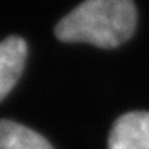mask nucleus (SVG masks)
I'll return each instance as SVG.
<instances>
[{"label": "nucleus", "instance_id": "nucleus-1", "mask_svg": "<svg viewBox=\"0 0 149 149\" xmlns=\"http://www.w3.org/2000/svg\"><path fill=\"white\" fill-rule=\"evenodd\" d=\"M137 26L132 0H84L59 20L55 35L64 43L114 49L128 41Z\"/></svg>", "mask_w": 149, "mask_h": 149}, {"label": "nucleus", "instance_id": "nucleus-2", "mask_svg": "<svg viewBox=\"0 0 149 149\" xmlns=\"http://www.w3.org/2000/svg\"><path fill=\"white\" fill-rule=\"evenodd\" d=\"M108 149H149V113L131 111L120 116L110 131Z\"/></svg>", "mask_w": 149, "mask_h": 149}, {"label": "nucleus", "instance_id": "nucleus-3", "mask_svg": "<svg viewBox=\"0 0 149 149\" xmlns=\"http://www.w3.org/2000/svg\"><path fill=\"white\" fill-rule=\"evenodd\" d=\"M28 44L22 37H8L0 43V102L14 88L18 78L22 76Z\"/></svg>", "mask_w": 149, "mask_h": 149}, {"label": "nucleus", "instance_id": "nucleus-4", "mask_svg": "<svg viewBox=\"0 0 149 149\" xmlns=\"http://www.w3.org/2000/svg\"><path fill=\"white\" fill-rule=\"evenodd\" d=\"M0 149H53L43 135L12 120H0Z\"/></svg>", "mask_w": 149, "mask_h": 149}]
</instances>
